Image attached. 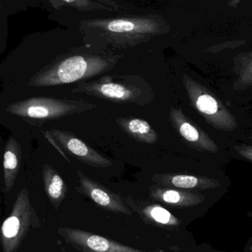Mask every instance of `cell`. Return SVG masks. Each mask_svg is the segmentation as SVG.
I'll return each mask as SVG.
<instances>
[{
	"mask_svg": "<svg viewBox=\"0 0 252 252\" xmlns=\"http://www.w3.org/2000/svg\"><path fill=\"white\" fill-rule=\"evenodd\" d=\"M196 104L200 112L207 115L215 114L218 110L216 100L213 97L206 94L199 96Z\"/></svg>",
	"mask_w": 252,
	"mask_h": 252,
	"instance_id": "5bb4252c",
	"label": "cell"
},
{
	"mask_svg": "<svg viewBox=\"0 0 252 252\" xmlns=\"http://www.w3.org/2000/svg\"><path fill=\"white\" fill-rule=\"evenodd\" d=\"M57 233L79 252H147L80 228L60 227Z\"/></svg>",
	"mask_w": 252,
	"mask_h": 252,
	"instance_id": "52a82bcc",
	"label": "cell"
},
{
	"mask_svg": "<svg viewBox=\"0 0 252 252\" xmlns=\"http://www.w3.org/2000/svg\"><path fill=\"white\" fill-rule=\"evenodd\" d=\"M42 178L45 194L54 209L58 210L67 197V184L61 175L49 164L42 167Z\"/></svg>",
	"mask_w": 252,
	"mask_h": 252,
	"instance_id": "8fae6325",
	"label": "cell"
},
{
	"mask_svg": "<svg viewBox=\"0 0 252 252\" xmlns=\"http://www.w3.org/2000/svg\"><path fill=\"white\" fill-rule=\"evenodd\" d=\"M76 174L79 179V187H76V190L81 194L92 200L103 210L126 216L132 215L133 212L125 203L124 197L94 181L80 170L76 171Z\"/></svg>",
	"mask_w": 252,
	"mask_h": 252,
	"instance_id": "ba28073f",
	"label": "cell"
},
{
	"mask_svg": "<svg viewBox=\"0 0 252 252\" xmlns=\"http://www.w3.org/2000/svg\"><path fill=\"white\" fill-rule=\"evenodd\" d=\"M236 3H239V1H233V2H230V4H232V5H235Z\"/></svg>",
	"mask_w": 252,
	"mask_h": 252,
	"instance_id": "e0dca14e",
	"label": "cell"
},
{
	"mask_svg": "<svg viewBox=\"0 0 252 252\" xmlns=\"http://www.w3.org/2000/svg\"><path fill=\"white\" fill-rule=\"evenodd\" d=\"M50 3L55 9L60 10L63 7H70L80 11H119L122 6L115 1L110 0H52Z\"/></svg>",
	"mask_w": 252,
	"mask_h": 252,
	"instance_id": "4fadbf2b",
	"label": "cell"
},
{
	"mask_svg": "<svg viewBox=\"0 0 252 252\" xmlns=\"http://www.w3.org/2000/svg\"><path fill=\"white\" fill-rule=\"evenodd\" d=\"M96 107L83 99L37 96L11 103L5 111L31 125L41 126L50 121L85 113Z\"/></svg>",
	"mask_w": 252,
	"mask_h": 252,
	"instance_id": "277c9868",
	"label": "cell"
},
{
	"mask_svg": "<svg viewBox=\"0 0 252 252\" xmlns=\"http://www.w3.org/2000/svg\"><path fill=\"white\" fill-rule=\"evenodd\" d=\"M22 150L20 143L10 137L5 144L3 156V178L5 193L9 192L15 184L21 166Z\"/></svg>",
	"mask_w": 252,
	"mask_h": 252,
	"instance_id": "9c48e42d",
	"label": "cell"
},
{
	"mask_svg": "<svg viewBox=\"0 0 252 252\" xmlns=\"http://www.w3.org/2000/svg\"><path fill=\"white\" fill-rule=\"evenodd\" d=\"M43 133L45 138L68 162L70 160L67 155L92 167L107 168L113 165L110 159L91 148L69 131L51 129Z\"/></svg>",
	"mask_w": 252,
	"mask_h": 252,
	"instance_id": "8992f818",
	"label": "cell"
},
{
	"mask_svg": "<svg viewBox=\"0 0 252 252\" xmlns=\"http://www.w3.org/2000/svg\"><path fill=\"white\" fill-rule=\"evenodd\" d=\"M182 136L187 141L194 142L199 139V133L197 129L189 123H182L179 127Z\"/></svg>",
	"mask_w": 252,
	"mask_h": 252,
	"instance_id": "2e32d148",
	"label": "cell"
},
{
	"mask_svg": "<svg viewBox=\"0 0 252 252\" xmlns=\"http://www.w3.org/2000/svg\"><path fill=\"white\" fill-rule=\"evenodd\" d=\"M128 207L135 212L144 222L167 225L170 223L172 215L162 206L149 203L145 200L134 198L131 196L124 197Z\"/></svg>",
	"mask_w": 252,
	"mask_h": 252,
	"instance_id": "30bf717a",
	"label": "cell"
},
{
	"mask_svg": "<svg viewBox=\"0 0 252 252\" xmlns=\"http://www.w3.org/2000/svg\"><path fill=\"white\" fill-rule=\"evenodd\" d=\"M95 45L85 44L58 56L28 82L32 88H48L88 81L113 70L123 58Z\"/></svg>",
	"mask_w": 252,
	"mask_h": 252,
	"instance_id": "6da1fadb",
	"label": "cell"
},
{
	"mask_svg": "<svg viewBox=\"0 0 252 252\" xmlns=\"http://www.w3.org/2000/svg\"><path fill=\"white\" fill-rule=\"evenodd\" d=\"M116 122L125 133L137 142L154 144L158 139L150 124L139 118L120 117L116 119Z\"/></svg>",
	"mask_w": 252,
	"mask_h": 252,
	"instance_id": "7c38bea8",
	"label": "cell"
},
{
	"mask_svg": "<svg viewBox=\"0 0 252 252\" xmlns=\"http://www.w3.org/2000/svg\"><path fill=\"white\" fill-rule=\"evenodd\" d=\"M79 31L85 44L105 50H127L161 33L163 26L155 16L125 15L81 20Z\"/></svg>",
	"mask_w": 252,
	"mask_h": 252,
	"instance_id": "7a4b0ae2",
	"label": "cell"
},
{
	"mask_svg": "<svg viewBox=\"0 0 252 252\" xmlns=\"http://www.w3.org/2000/svg\"><path fill=\"white\" fill-rule=\"evenodd\" d=\"M73 94H82L116 104L144 106L151 98V89L138 75H104L95 80L79 82Z\"/></svg>",
	"mask_w": 252,
	"mask_h": 252,
	"instance_id": "3957f363",
	"label": "cell"
},
{
	"mask_svg": "<svg viewBox=\"0 0 252 252\" xmlns=\"http://www.w3.org/2000/svg\"><path fill=\"white\" fill-rule=\"evenodd\" d=\"M42 225L36 209L31 201L30 192L22 189L16 197L11 214L1 227L2 252H17L31 230Z\"/></svg>",
	"mask_w": 252,
	"mask_h": 252,
	"instance_id": "5b68a950",
	"label": "cell"
},
{
	"mask_svg": "<svg viewBox=\"0 0 252 252\" xmlns=\"http://www.w3.org/2000/svg\"><path fill=\"white\" fill-rule=\"evenodd\" d=\"M171 182L175 187L179 188H193L197 184V179L194 176L189 175H176L171 180Z\"/></svg>",
	"mask_w": 252,
	"mask_h": 252,
	"instance_id": "9a60e30c",
	"label": "cell"
}]
</instances>
